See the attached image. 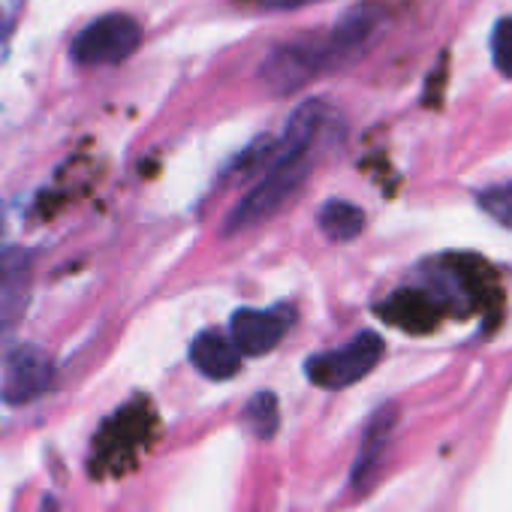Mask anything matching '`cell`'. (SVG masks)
Wrapping results in <instances>:
<instances>
[{
    "label": "cell",
    "mask_w": 512,
    "mask_h": 512,
    "mask_svg": "<svg viewBox=\"0 0 512 512\" xmlns=\"http://www.w3.org/2000/svg\"><path fill=\"white\" fill-rule=\"evenodd\" d=\"M326 115H329V109L323 100H308L290 115L281 139L272 145V157H269L263 178L256 181L241 196V202L229 211V217L223 223V235H235V232H244V229H253V226L272 220L299 193V187L311 175L314 145L326 124Z\"/></svg>",
    "instance_id": "1"
},
{
    "label": "cell",
    "mask_w": 512,
    "mask_h": 512,
    "mask_svg": "<svg viewBox=\"0 0 512 512\" xmlns=\"http://www.w3.org/2000/svg\"><path fill=\"white\" fill-rule=\"evenodd\" d=\"M320 76H329L323 34L284 40L260 64V82L272 97H290L293 91H302Z\"/></svg>",
    "instance_id": "2"
},
{
    "label": "cell",
    "mask_w": 512,
    "mask_h": 512,
    "mask_svg": "<svg viewBox=\"0 0 512 512\" xmlns=\"http://www.w3.org/2000/svg\"><path fill=\"white\" fill-rule=\"evenodd\" d=\"M389 13L380 4H356L350 7L326 34H323V49L329 61V73L347 70L359 64L386 34Z\"/></svg>",
    "instance_id": "3"
},
{
    "label": "cell",
    "mask_w": 512,
    "mask_h": 512,
    "mask_svg": "<svg viewBox=\"0 0 512 512\" xmlns=\"http://www.w3.org/2000/svg\"><path fill=\"white\" fill-rule=\"evenodd\" d=\"M142 34V25L133 16L109 13L76 34L70 55L79 67H112L127 61L142 46Z\"/></svg>",
    "instance_id": "4"
},
{
    "label": "cell",
    "mask_w": 512,
    "mask_h": 512,
    "mask_svg": "<svg viewBox=\"0 0 512 512\" xmlns=\"http://www.w3.org/2000/svg\"><path fill=\"white\" fill-rule=\"evenodd\" d=\"M386 344L377 332H362L353 341L317 353L305 362V374L311 383L323 386V389H347L353 383H359L362 377H368L377 362L383 359Z\"/></svg>",
    "instance_id": "5"
},
{
    "label": "cell",
    "mask_w": 512,
    "mask_h": 512,
    "mask_svg": "<svg viewBox=\"0 0 512 512\" xmlns=\"http://www.w3.org/2000/svg\"><path fill=\"white\" fill-rule=\"evenodd\" d=\"M293 326L290 308H266V311H238L232 317L229 338L241 356H260L281 344V338Z\"/></svg>",
    "instance_id": "6"
},
{
    "label": "cell",
    "mask_w": 512,
    "mask_h": 512,
    "mask_svg": "<svg viewBox=\"0 0 512 512\" xmlns=\"http://www.w3.org/2000/svg\"><path fill=\"white\" fill-rule=\"evenodd\" d=\"M395 425H398L395 404H383L368 419L362 443H359V455L353 461V476H350L356 488H368V482L374 479V473H377V467H380V461L386 455V446H389V440L395 434Z\"/></svg>",
    "instance_id": "7"
},
{
    "label": "cell",
    "mask_w": 512,
    "mask_h": 512,
    "mask_svg": "<svg viewBox=\"0 0 512 512\" xmlns=\"http://www.w3.org/2000/svg\"><path fill=\"white\" fill-rule=\"evenodd\" d=\"M52 380V365L49 359L34 350V347H25L13 356L10 362V374H7V398L13 404L19 401H28L34 395H40Z\"/></svg>",
    "instance_id": "8"
},
{
    "label": "cell",
    "mask_w": 512,
    "mask_h": 512,
    "mask_svg": "<svg viewBox=\"0 0 512 512\" xmlns=\"http://www.w3.org/2000/svg\"><path fill=\"white\" fill-rule=\"evenodd\" d=\"M190 359H193V365L205 377H211V380H229L238 371L241 353L232 344V338H226L220 332H202L193 341V347H190Z\"/></svg>",
    "instance_id": "9"
},
{
    "label": "cell",
    "mask_w": 512,
    "mask_h": 512,
    "mask_svg": "<svg viewBox=\"0 0 512 512\" xmlns=\"http://www.w3.org/2000/svg\"><path fill=\"white\" fill-rule=\"evenodd\" d=\"M317 223L323 229L326 238L332 241H353L362 229H365V214L359 205L347 202V199H329L323 202Z\"/></svg>",
    "instance_id": "10"
},
{
    "label": "cell",
    "mask_w": 512,
    "mask_h": 512,
    "mask_svg": "<svg viewBox=\"0 0 512 512\" xmlns=\"http://www.w3.org/2000/svg\"><path fill=\"white\" fill-rule=\"evenodd\" d=\"M244 419H247V428L260 437H272L275 428H278V398L272 392H260L253 395L244 407Z\"/></svg>",
    "instance_id": "11"
},
{
    "label": "cell",
    "mask_w": 512,
    "mask_h": 512,
    "mask_svg": "<svg viewBox=\"0 0 512 512\" xmlns=\"http://www.w3.org/2000/svg\"><path fill=\"white\" fill-rule=\"evenodd\" d=\"M491 61L506 79H512V19H500L491 28Z\"/></svg>",
    "instance_id": "12"
},
{
    "label": "cell",
    "mask_w": 512,
    "mask_h": 512,
    "mask_svg": "<svg viewBox=\"0 0 512 512\" xmlns=\"http://www.w3.org/2000/svg\"><path fill=\"white\" fill-rule=\"evenodd\" d=\"M479 205L497 217L500 223L512 226V184H500V187H488L479 193Z\"/></svg>",
    "instance_id": "13"
},
{
    "label": "cell",
    "mask_w": 512,
    "mask_h": 512,
    "mask_svg": "<svg viewBox=\"0 0 512 512\" xmlns=\"http://www.w3.org/2000/svg\"><path fill=\"white\" fill-rule=\"evenodd\" d=\"M272 10H299V7H308V4H317V0H266Z\"/></svg>",
    "instance_id": "14"
}]
</instances>
